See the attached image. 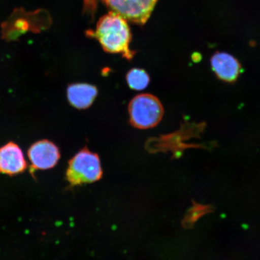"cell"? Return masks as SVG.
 <instances>
[{
	"instance_id": "cell-6",
	"label": "cell",
	"mask_w": 260,
	"mask_h": 260,
	"mask_svg": "<svg viewBox=\"0 0 260 260\" xmlns=\"http://www.w3.org/2000/svg\"><path fill=\"white\" fill-rule=\"evenodd\" d=\"M40 12L41 11H37L31 13L30 18L27 21L29 13L19 9L14 11L11 18L2 25L3 35L4 37L6 40L9 39L11 40L18 37L19 34H24L28 30L35 31V30H42L43 27L38 24L39 16L42 14Z\"/></svg>"
},
{
	"instance_id": "cell-4",
	"label": "cell",
	"mask_w": 260,
	"mask_h": 260,
	"mask_svg": "<svg viewBox=\"0 0 260 260\" xmlns=\"http://www.w3.org/2000/svg\"><path fill=\"white\" fill-rule=\"evenodd\" d=\"M112 12L125 20L144 25L153 11L158 0H103Z\"/></svg>"
},
{
	"instance_id": "cell-11",
	"label": "cell",
	"mask_w": 260,
	"mask_h": 260,
	"mask_svg": "<svg viewBox=\"0 0 260 260\" xmlns=\"http://www.w3.org/2000/svg\"><path fill=\"white\" fill-rule=\"evenodd\" d=\"M214 208L211 205L200 204L193 203V206L188 211L184 221L185 226L189 228L192 226L201 217L213 212Z\"/></svg>"
},
{
	"instance_id": "cell-8",
	"label": "cell",
	"mask_w": 260,
	"mask_h": 260,
	"mask_svg": "<svg viewBox=\"0 0 260 260\" xmlns=\"http://www.w3.org/2000/svg\"><path fill=\"white\" fill-rule=\"evenodd\" d=\"M211 64L217 77L225 82H235L241 73V64L237 58L223 52L214 54Z\"/></svg>"
},
{
	"instance_id": "cell-3",
	"label": "cell",
	"mask_w": 260,
	"mask_h": 260,
	"mask_svg": "<svg viewBox=\"0 0 260 260\" xmlns=\"http://www.w3.org/2000/svg\"><path fill=\"white\" fill-rule=\"evenodd\" d=\"M129 122L134 127L145 129L157 126L164 115L160 101L149 93L135 96L128 105Z\"/></svg>"
},
{
	"instance_id": "cell-10",
	"label": "cell",
	"mask_w": 260,
	"mask_h": 260,
	"mask_svg": "<svg viewBox=\"0 0 260 260\" xmlns=\"http://www.w3.org/2000/svg\"><path fill=\"white\" fill-rule=\"evenodd\" d=\"M126 81L130 89L140 91L148 87L150 83V77L145 70L133 68L126 74Z\"/></svg>"
},
{
	"instance_id": "cell-7",
	"label": "cell",
	"mask_w": 260,
	"mask_h": 260,
	"mask_svg": "<svg viewBox=\"0 0 260 260\" xmlns=\"http://www.w3.org/2000/svg\"><path fill=\"white\" fill-rule=\"evenodd\" d=\"M27 167L23 153L14 142L0 148V173L15 175L22 173Z\"/></svg>"
},
{
	"instance_id": "cell-1",
	"label": "cell",
	"mask_w": 260,
	"mask_h": 260,
	"mask_svg": "<svg viewBox=\"0 0 260 260\" xmlns=\"http://www.w3.org/2000/svg\"><path fill=\"white\" fill-rule=\"evenodd\" d=\"M87 36L95 38L107 53L121 54L132 60L136 54L130 49L132 34L127 21L113 12L103 16L98 22L95 31H87Z\"/></svg>"
},
{
	"instance_id": "cell-9",
	"label": "cell",
	"mask_w": 260,
	"mask_h": 260,
	"mask_svg": "<svg viewBox=\"0 0 260 260\" xmlns=\"http://www.w3.org/2000/svg\"><path fill=\"white\" fill-rule=\"evenodd\" d=\"M99 93L97 87L87 83L71 84L68 87L67 96L71 106L78 109H86L92 105Z\"/></svg>"
},
{
	"instance_id": "cell-5",
	"label": "cell",
	"mask_w": 260,
	"mask_h": 260,
	"mask_svg": "<svg viewBox=\"0 0 260 260\" xmlns=\"http://www.w3.org/2000/svg\"><path fill=\"white\" fill-rule=\"evenodd\" d=\"M28 157L31 162L30 171L46 170L53 168L60 158L59 149L53 142L42 140L31 146L28 151Z\"/></svg>"
},
{
	"instance_id": "cell-2",
	"label": "cell",
	"mask_w": 260,
	"mask_h": 260,
	"mask_svg": "<svg viewBox=\"0 0 260 260\" xmlns=\"http://www.w3.org/2000/svg\"><path fill=\"white\" fill-rule=\"evenodd\" d=\"M102 176L99 156L87 147L81 149L68 162L66 178L71 186L92 183Z\"/></svg>"
}]
</instances>
